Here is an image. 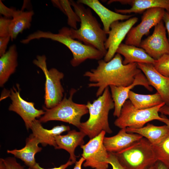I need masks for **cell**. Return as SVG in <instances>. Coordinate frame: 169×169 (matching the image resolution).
<instances>
[{
    "instance_id": "cell-19",
    "label": "cell",
    "mask_w": 169,
    "mask_h": 169,
    "mask_svg": "<svg viewBox=\"0 0 169 169\" xmlns=\"http://www.w3.org/2000/svg\"><path fill=\"white\" fill-rule=\"evenodd\" d=\"M30 129L33 135L38 139L43 146L48 145L54 146L55 148L57 146L55 137L63 132L69 131L70 128L69 126L61 125L48 130L42 126L39 120L35 119L32 122Z\"/></svg>"
},
{
    "instance_id": "cell-40",
    "label": "cell",
    "mask_w": 169,
    "mask_h": 169,
    "mask_svg": "<svg viewBox=\"0 0 169 169\" xmlns=\"http://www.w3.org/2000/svg\"><path fill=\"white\" fill-rule=\"evenodd\" d=\"M160 116L163 118L161 121L165 123L169 127V119H168L165 115L163 114H161Z\"/></svg>"
},
{
    "instance_id": "cell-39",
    "label": "cell",
    "mask_w": 169,
    "mask_h": 169,
    "mask_svg": "<svg viewBox=\"0 0 169 169\" xmlns=\"http://www.w3.org/2000/svg\"><path fill=\"white\" fill-rule=\"evenodd\" d=\"M156 164V169H169V168L160 161H158Z\"/></svg>"
},
{
    "instance_id": "cell-12",
    "label": "cell",
    "mask_w": 169,
    "mask_h": 169,
    "mask_svg": "<svg viewBox=\"0 0 169 169\" xmlns=\"http://www.w3.org/2000/svg\"><path fill=\"white\" fill-rule=\"evenodd\" d=\"M138 20V18L134 17L125 21H115L111 24L109 36L105 43L107 50L104 57L105 61L109 62L113 58L121 42Z\"/></svg>"
},
{
    "instance_id": "cell-2",
    "label": "cell",
    "mask_w": 169,
    "mask_h": 169,
    "mask_svg": "<svg viewBox=\"0 0 169 169\" xmlns=\"http://www.w3.org/2000/svg\"><path fill=\"white\" fill-rule=\"evenodd\" d=\"M69 1L80 18V27L76 29L66 27L63 28L72 38L95 48L105 56L107 52L105 46L107 34L101 28L90 8H86L83 4L73 0Z\"/></svg>"
},
{
    "instance_id": "cell-10",
    "label": "cell",
    "mask_w": 169,
    "mask_h": 169,
    "mask_svg": "<svg viewBox=\"0 0 169 169\" xmlns=\"http://www.w3.org/2000/svg\"><path fill=\"white\" fill-rule=\"evenodd\" d=\"M165 11L163 8H154L144 12L141 23L131 28L126 36L125 43L139 47L142 37L148 35L150 29L162 20Z\"/></svg>"
},
{
    "instance_id": "cell-11",
    "label": "cell",
    "mask_w": 169,
    "mask_h": 169,
    "mask_svg": "<svg viewBox=\"0 0 169 169\" xmlns=\"http://www.w3.org/2000/svg\"><path fill=\"white\" fill-rule=\"evenodd\" d=\"M162 20L155 27L152 34L141 41L139 47L155 60L164 54H169V42Z\"/></svg>"
},
{
    "instance_id": "cell-8",
    "label": "cell",
    "mask_w": 169,
    "mask_h": 169,
    "mask_svg": "<svg viewBox=\"0 0 169 169\" xmlns=\"http://www.w3.org/2000/svg\"><path fill=\"white\" fill-rule=\"evenodd\" d=\"M45 55H38L33 62L42 70L45 75L44 104L46 108L51 109L59 104L63 99L64 90L61 80L64 74L54 68L48 70Z\"/></svg>"
},
{
    "instance_id": "cell-33",
    "label": "cell",
    "mask_w": 169,
    "mask_h": 169,
    "mask_svg": "<svg viewBox=\"0 0 169 169\" xmlns=\"http://www.w3.org/2000/svg\"><path fill=\"white\" fill-rule=\"evenodd\" d=\"M16 10L13 8L7 7L1 0L0 1V13L4 17L9 18L11 17L13 18Z\"/></svg>"
},
{
    "instance_id": "cell-13",
    "label": "cell",
    "mask_w": 169,
    "mask_h": 169,
    "mask_svg": "<svg viewBox=\"0 0 169 169\" xmlns=\"http://www.w3.org/2000/svg\"><path fill=\"white\" fill-rule=\"evenodd\" d=\"M18 90L14 87L11 89L8 96L12 101L8 108L10 111H14L22 118L26 128L30 129L32 122L36 118L44 115L45 111L42 110L35 108L34 104L28 102L23 99L20 95L19 85H17Z\"/></svg>"
},
{
    "instance_id": "cell-35",
    "label": "cell",
    "mask_w": 169,
    "mask_h": 169,
    "mask_svg": "<svg viewBox=\"0 0 169 169\" xmlns=\"http://www.w3.org/2000/svg\"><path fill=\"white\" fill-rule=\"evenodd\" d=\"M74 163H75L73 161L69 159L68 161L66 163L58 167L46 169H65L69 166L72 165ZM35 168L36 169H46L41 167L38 163H37L35 166Z\"/></svg>"
},
{
    "instance_id": "cell-14",
    "label": "cell",
    "mask_w": 169,
    "mask_h": 169,
    "mask_svg": "<svg viewBox=\"0 0 169 169\" xmlns=\"http://www.w3.org/2000/svg\"><path fill=\"white\" fill-rule=\"evenodd\" d=\"M138 85L143 86L149 91H152L153 90L145 75L142 72L136 76L133 83L125 87L114 85L109 86L114 104L113 114L114 116L118 117L119 116L123 104L128 99L129 93L131 90Z\"/></svg>"
},
{
    "instance_id": "cell-42",
    "label": "cell",
    "mask_w": 169,
    "mask_h": 169,
    "mask_svg": "<svg viewBox=\"0 0 169 169\" xmlns=\"http://www.w3.org/2000/svg\"><path fill=\"white\" fill-rule=\"evenodd\" d=\"M147 169H156V164H155Z\"/></svg>"
},
{
    "instance_id": "cell-28",
    "label": "cell",
    "mask_w": 169,
    "mask_h": 169,
    "mask_svg": "<svg viewBox=\"0 0 169 169\" xmlns=\"http://www.w3.org/2000/svg\"><path fill=\"white\" fill-rule=\"evenodd\" d=\"M153 147L158 161L169 168V135L158 145H153Z\"/></svg>"
},
{
    "instance_id": "cell-9",
    "label": "cell",
    "mask_w": 169,
    "mask_h": 169,
    "mask_svg": "<svg viewBox=\"0 0 169 169\" xmlns=\"http://www.w3.org/2000/svg\"><path fill=\"white\" fill-rule=\"evenodd\" d=\"M106 133L102 131L98 135L90 139L86 144L80 146L83 150L81 156L85 159L83 163L85 167L94 169H108V152L103 144Z\"/></svg>"
},
{
    "instance_id": "cell-15",
    "label": "cell",
    "mask_w": 169,
    "mask_h": 169,
    "mask_svg": "<svg viewBox=\"0 0 169 169\" xmlns=\"http://www.w3.org/2000/svg\"><path fill=\"white\" fill-rule=\"evenodd\" d=\"M137 65L150 85L154 87L160 94L165 105L169 106V78L158 72L152 64L138 63Z\"/></svg>"
},
{
    "instance_id": "cell-21",
    "label": "cell",
    "mask_w": 169,
    "mask_h": 169,
    "mask_svg": "<svg viewBox=\"0 0 169 169\" xmlns=\"http://www.w3.org/2000/svg\"><path fill=\"white\" fill-rule=\"evenodd\" d=\"M86 136L83 132L74 130L69 131L65 135H58L55 137L57 145L55 149H63L67 151L70 155L69 159L75 163L76 161L75 148L84 144V139Z\"/></svg>"
},
{
    "instance_id": "cell-5",
    "label": "cell",
    "mask_w": 169,
    "mask_h": 169,
    "mask_svg": "<svg viewBox=\"0 0 169 169\" xmlns=\"http://www.w3.org/2000/svg\"><path fill=\"white\" fill-rule=\"evenodd\" d=\"M76 90L71 89L68 98L64 96L61 101L51 109L43 107L45 110L44 115L39 121L45 123L51 120H58L68 123L79 129L81 122V119L89 112L86 105L74 102L73 100V95Z\"/></svg>"
},
{
    "instance_id": "cell-32",
    "label": "cell",
    "mask_w": 169,
    "mask_h": 169,
    "mask_svg": "<svg viewBox=\"0 0 169 169\" xmlns=\"http://www.w3.org/2000/svg\"><path fill=\"white\" fill-rule=\"evenodd\" d=\"M108 162L110 164L112 169H126L120 163L114 153L108 152Z\"/></svg>"
},
{
    "instance_id": "cell-26",
    "label": "cell",
    "mask_w": 169,
    "mask_h": 169,
    "mask_svg": "<svg viewBox=\"0 0 169 169\" xmlns=\"http://www.w3.org/2000/svg\"><path fill=\"white\" fill-rule=\"evenodd\" d=\"M128 99L136 108L139 109L150 108L164 102L157 92L151 95H143L130 90Z\"/></svg>"
},
{
    "instance_id": "cell-30",
    "label": "cell",
    "mask_w": 169,
    "mask_h": 169,
    "mask_svg": "<svg viewBox=\"0 0 169 169\" xmlns=\"http://www.w3.org/2000/svg\"><path fill=\"white\" fill-rule=\"evenodd\" d=\"M11 19L1 16L0 18V37L10 36L9 26Z\"/></svg>"
},
{
    "instance_id": "cell-6",
    "label": "cell",
    "mask_w": 169,
    "mask_h": 169,
    "mask_svg": "<svg viewBox=\"0 0 169 169\" xmlns=\"http://www.w3.org/2000/svg\"><path fill=\"white\" fill-rule=\"evenodd\" d=\"M114 153L126 169H147L158 161L152 145L144 137L127 148Z\"/></svg>"
},
{
    "instance_id": "cell-25",
    "label": "cell",
    "mask_w": 169,
    "mask_h": 169,
    "mask_svg": "<svg viewBox=\"0 0 169 169\" xmlns=\"http://www.w3.org/2000/svg\"><path fill=\"white\" fill-rule=\"evenodd\" d=\"M34 14L33 11L16 10L11 19L9 26L10 36L12 40L15 39L24 30L30 28Z\"/></svg>"
},
{
    "instance_id": "cell-27",
    "label": "cell",
    "mask_w": 169,
    "mask_h": 169,
    "mask_svg": "<svg viewBox=\"0 0 169 169\" xmlns=\"http://www.w3.org/2000/svg\"><path fill=\"white\" fill-rule=\"evenodd\" d=\"M53 3L59 8L68 17L67 23L71 28L77 29V24L80 19L71 8L69 0H52Z\"/></svg>"
},
{
    "instance_id": "cell-18",
    "label": "cell",
    "mask_w": 169,
    "mask_h": 169,
    "mask_svg": "<svg viewBox=\"0 0 169 169\" xmlns=\"http://www.w3.org/2000/svg\"><path fill=\"white\" fill-rule=\"evenodd\" d=\"M143 137L137 134L128 133L126 128H123L114 136H105L103 144L108 152L116 153L129 147Z\"/></svg>"
},
{
    "instance_id": "cell-20",
    "label": "cell",
    "mask_w": 169,
    "mask_h": 169,
    "mask_svg": "<svg viewBox=\"0 0 169 169\" xmlns=\"http://www.w3.org/2000/svg\"><path fill=\"white\" fill-rule=\"evenodd\" d=\"M39 143L38 139L32 134L27 138L24 147L19 150H8L7 152L21 160L30 169H36L37 163L35 161V156L42 149L38 146Z\"/></svg>"
},
{
    "instance_id": "cell-34",
    "label": "cell",
    "mask_w": 169,
    "mask_h": 169,
    "mask_svg": "<svg viewBox=\"0 0 169 169\" xmlns=\"http://www.w3.org/2000/svg\"><path fill=\"white\" fill-rule=\"evenodd\" d=\"M11 39L10 36L0 37V56H1L6 52L7 45Z\"/></svg>"
},
{
    "instance_id": "cell-4",
    "label": "cell",
    "mask_w": 169,
    "mask_h": 169,
    "mask_svg": "<svg viewBox=\"0 0 169 169\" xmlns=\"http://www.w3.org/2000/svg\"><path fill=\"white\" fill-rule=\"evenodd\" d=\"M45 38L59 42L66 46L72 52L73 57L70 60L71 65L76 67L88 59L100 60L105 55L94 47L83 43L72 38L62 28L58 33H54L49 31H37L28 35L21 42L27 44L33 40Z\"/></svg>"
},
{
    "instance_id": "cell-36",
    "label": "cell",
    "mask_w": 169,
    "mask_h": 169,
    "mask_svg": "<svg viewBox=\"0 0 169 169\" xmlns=\"http://www.w3.org/2000/svg\"><path fill=\"white\" fill-rule=\"evenodd\" d=\"M162 20L165 23V26L167 32L169 42V12L165 10Z\"/></svg>"
},
{
    "instance_id": "cell-23",
    "label": "cell",
    "mask_w": 169,
    "mask_h": 169,
    "mask_svg": "<svg viewBox=\"0 0 169 169\" xmlns=\"http://www.w3.org/2000/svg\"><path fill=\"white\" fill-rule=\"evenodd\" d=\"M116 53L124 57L123 64L126 65L136 63L154 64L155 60L151 57L143 49L135 46L121 43Z\"/></svg>"
},
{
    "instance_id": "cell-31",
    "label": "cell",
    "mask_w": 169,
    "mask_h": 169,
    "mask_svg": "<svg viewBox=\"0 0 169 169\" xmlns=\"http://www.w3.org/2000/svg\"><path fill=\"white\" fill-rule=\"evenodd\" d=\"M3 160L7 169H30L25 168L17 162L14 157H9Z\"/></svg>"
},
{
    "instance_id": "cell-37",
    "label": "cell",
    "mask_w": 169,
    "mask_h": 169,
    "mask_svg": "<svg viewBox=\"0 0 169 169\" xmlns=\"http://www.w3.org/2000/svg\"><path fill=\"white\" fill-rule=\"evenodd\" d=\"M85 161V159L83 157H81L78 161L75 162L73 169H82V166Z\"/></svg>"
},
{
    "instance_id": "cell-1",
    "label": "cell",
    "mask_w": 169,
    "mask_h": 169,
    "mask_svg": "<svg viewBox=\"0 0 169 169\" xmlns=\"http://www.w3.org/2000/svg\"><path fill=\"white\" fill-rule=\"evenodd\" d=\"M123 60L121 55L116 53L109 62L99 60L96 68L84 73V76L91 82L88 84V87L98 88L97 97L100 96L105 89L110 85L125 87L130 85L136 76L142 72L137 63L124 65Z\"/></svg>"
},
{
    "instance_id": "cell-17",
    "label": "cell",
    "mask_w": 169,
    "mask_h": 169,
    "mask_svg": "<svg viewBox=\"0 0 169 169\" xmlns=\"http://www.w3.org/2000/svg\"><path fill=\"white\" fill-rule=\"evenodd\" d=\"M116 2L131 6L129 9H115V12L123 14L132 13H141L154 8H162L169 12V0H110L108 2L107 4Z\"/></svg>"
},
{
    "instance_id": "cell-29",
    "label": "cell",
    "mask_w": 169,
    "mask_h": 169,
    "mask_svg": "<svg viewBox=\"0 0 169 169\" xmlns=\"http://www.w3.org/2000/svg\"><path fill=\"white\" fill-rule=\"evenodd\" d=\"M153 65L158 72L169 78V54H164L155 60Z\"/></svg>"
},
{
    "instance_id": "cell-38",
    "label": "cell",
    "mask_w": 169,
    "mask_h": 169,
    "mask_svg": "<svg viewBox=\"0 0 169 169\" xmlns=\"http://www.w3.org/2000/svg\"><path fill=\"white\" fill-rule=\"evenodd\" d=\"M159 112H160L161 114L169 116V106L165 105L161 108Z\"/></svg>"
},
{
    "instance_id": "cell-3",
    "label": "cell",
    "mask_w": 169,
    "mask_h": 169,
    "mask_svg": "<svg viewBox=\"0 0 169 169\" xmlns=\"http://www.w3.org/2000/svg\"><path fill=\"white\" fill-rule=\"evenodd\" d=\"M90 114L89 119L81 122L79 129L90 139L98 135L102 131L111 134L113 131L109 123L110 111L114 108V103L109 87L106 88L103 94L92 103L86 104Z\"/></svg>"
},
{
    "instance_id": "cell-22",
    "label": "cell",
    "mask_w": 169,
    "mask_h": 169,
    "mask_svg": "<svg viewBox=\"0 0 169 169\" xmlns=\"http://www.w3.org/2000/svg\"><path fill=\"white\" fill-rule=\"evenodd\" d=\"M126 131L128 133L141 135L154 146L160 143L169 135V127L166 125L157 126L148 123L146 126L139 128L127 127Z\"/></svg>"
},
{
    "instance_id": "cell-16",
    "label": "cell",
    "mask_w": 169,
    "mask_h": 169,
    "mask_svg": "<svg viewBox=\"0 0 169 169\" xmlns=\"http://www.w3.org/2000/svg\"><path fill=\"white\" fill-rule=\"evenodd\" d=\"M78 3L85 5L93 10L98 15L102 22L103 29L108 34L110 26L114 22L128 19L133 15L123 14L111 11L103 6L98 0H78Z\"/></svg>"
},
{
    "instance_id": "cell-24",
    "label": "cell",
    "mask_w": 169,
    "mask_h": 169,
    "mask_svg": "<svg viewBox=\"0 0 169 169\" xmlns=\"http://www.w3.org/2000/svg\"><path fill=\"white\" fill-rule=\"evenodd\" d=\"M18 53L15 44L11 46L0 58V86L3 87L18 66Z\"/></svg>"
},
{
    "instance_id": "cell-41",
    "label": "cell",
    "mask_w": 169,
    "mask_h": 169,
    "mask_svg": "<svg viewBox=\"0 0 169 169\" xmlns=\"http://www.w3.org/2000/svg\"><path fill=\"white\" fill-rule=\"evenodd\" d=\"M0 169H7L6 166L4 163L3 159H0Z\"/></svg>"
},
{
    "instance_id": "cell-7",
    "label": "cell",
    "mask_w": 169,
    "mask_h": 169,
    "mask_svg": "<svg viewBox=\"0 0 169 169\" xmlns=\"http://www.w3.org/2000/svg\"><path fill=\"white\" fill-rule=\"evenodd\" d=\"M165 105L163 102L152 108L139 109L136 108L129 100H127L122 107L119 116L115 121L114 125L120 129H138L154 120L161 121L163 118L159 115L158 112Z\"/></svg>"
}]
</instances>
